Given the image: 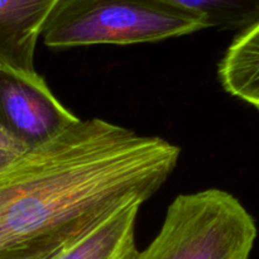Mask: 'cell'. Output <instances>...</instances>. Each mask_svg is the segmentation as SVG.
<instances>
[{
  "label": "cell",
  "instance_id": "5b68a950",
  "mask_svg": "<svg viewBox=\"0 0 259 259\" xmlns=\"http://www.w3.org/2000/svg\"><path fill=\"white\" fill-rule=\"evenodd\" d=\"M58 0H0V68L30 75L34 52Z\"/></svg>",
  "mask_w": 259,
  "mask_h": 259
},
{
  "label": "cell",
  "instance_id": "30bf717a",
  "mask_svg": "<svg viewBox=\"0 0 259 259\" xmlns=\"http://www.w3.org/2000/svg\"><path fill=\"white\" fill-rule=\"evenodd\" d=\"M50 255L51 254L30 252V250H13V252L0 253V259H47Z\"/></svg>",
  "mask_w": 259,
  "mask_h": 259
},
{
  "label": "cell",
  "instance_id": "52a82bcc",
  "mask_svg": "<svg viewBox=\"0 0 259 259\" xmlns=\"http://www.w3.org/2000/svg\"><path fill=\"white\" fill-rule=\"evenodd\" d=\"M223 88L259 110V19L240 30L218 68Z\"/></svg>",
  "mask_w": 259,
  "mask_h": 259
},
{
  "label": "cell",
  "instance_id": "6da1fadb",
  "mask_svg": "<svg viewBox=\"0 0 259 259\" xmlns=\"http://www.w3.org/2000/svg\"><path fill=\"white\" fill-rule=\"evenodd\" d=\"M181 148L94 118L0 164V253L52 254L168 180Z\"/></svg>",
  "mask_w": 259,
  "mask_h": 259
},
{
  "label": "cell",
  "instance_id": "3957f363",
  "mask_svg": "<svg viewBox=\"0 0 259 259\" xmlns=\"http://www.w3.org/2000/svg\"><path fill=\"white\" fill-rule=\"evenodd\" d=\"M257 225L242 202L224 190L177 196L161 230L136 259H249Z\"/></svg>",
  "mask_w": 259,
  "mask_h": 259
},
{
  "label": "cell",
  "instance_id": "7a4b0ae2",
  "mask_svg": "<svg viewBox=\"0 0 259 259\" xmlns=\"http://www.w3.org/2000/svg\"><path fill=\"white\" fill-rule=\"evenodd\" d=\"M209 28L169 0H58L43 29L52 50L158 42Z\"/></svg>",
  "mask_w": 259,
  "mask_h": 259
},
{
  "label": "cell",
  "instance_id": "8992f818",
  "mask_svg": "<svg viewBox=\"0 0 259 259\" xmlns=\"http://www.w3.org/2000/svg\"><path fill=\"white\" fill-rule=\"evenodd\" d=\"M141 204H132L58 249L47 259H136V222Z\"/></svg>",
  "mask_w": 259,
  "mask_h": 259
},
{
  "label": "cell",
  "instance_id": "9c48e42d",
  "mask_svg": "<svg viewBox=\"0 0 259 259\" xmlns=\"http://www.w3.org/2000/svg\"><path fill=\"white\" fill-rule=\"evenodd\" d=\"M29 147L15 138L2 123H0V164L5 163L9 159L14 158L15 156L22 153Z\"/></svg>",
  "mask_w": 259,
  "mask_h": 259
},
{
  "label": "cell",
  "instance_id": "277c9868",
  "mask_svg": "<svg viewBox=\"0 0 259 259\" xmlns=\"http://www.w3.org/2000/svg\"><path fill=\"white\" fill-rule=\"evenodd\" d=\"M78 120L37 72L0 68V123L27 147L50 141Z\"/></svg>",
  "mask_w": 259,
  "mask_h": 259
},
{
  "label": "cell",
  "instance_id": "ba28073f",
  "mask_svg": "<svg viewBox=\"0 0 259 259\" xmlns=\"http://www.w3.org/2000/svg\"><path fill=\"white\" fill-rule=\"evenodd\" d=\"M192 10L209 28L243 30L259 19V0H169Z\"/></svg>",
  "mask_w": 259,
  "mask_h": 259
}]
</instances>
